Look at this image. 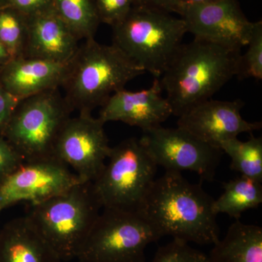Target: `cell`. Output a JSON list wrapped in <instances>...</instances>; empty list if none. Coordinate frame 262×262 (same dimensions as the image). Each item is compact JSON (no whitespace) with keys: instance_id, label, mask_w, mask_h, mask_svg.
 I'll use <instances>...</instances> for the list:
<instances>
[{"instance_id":"1","label":"cell","mask_w":262,"mask_h":262,"mask_svg":"<svg viewBox=\"0 0 262 262\" xmlns=\"http://www.w3.org/2000/svg\"><path fill=\"white\" fill-rule=\"evenodd\" d=\"M214 199L179 172L165 171L155 179L139 211L158 234L198 245H213L220 229Z\"/></svg>"},{"instance_id":"2","label":"cell","mask_w":262,"mask_h":262,"mask_svg":"<svg viewBox=\"0 0 262 262\" xmlns=\"http://www.w3.org/2000/svg\"><path fill=\"white\" fill-rule=\"evenodd\" d=\"M241 51L194 39L182 44L159 79L172 110L182 116L213 95L238 72Z\"/></svg>"},{"instance_id":"3","label":"cell","mask_w":262,"mask_h":262,"mask_svg":"<svg viewBox=\"0 0 262 262\" xmlns=\"http://www.w3.org/2000/svg\"><path fill=\"white\" fill-rule=\"evenodd\" d=\"M144 72L115 45L90 38L79 46L69 63L61 89L72 111L92 114L115 93Z\"/></svg>"},{"instance_id":"4","label":"cell","mask_w":262,"mask_h":262,"mask_svg":"<svg viewBox=\"0 0 262 262\" xmlns=\"http://www.w3.org/2000/svg\"><path fill=\"white\" fill-rule=\"evenodd\" d=\"M184 19L144 4L136 5L113 27V44L155 79H160L182 47Z\"/></svg>"},{"instance_id":"5","label":"cell","mask_w":262,"mask_h":262,"mask_svg":"<svg viewBox=\"0 0 262 262\" xmlns=\"http://www.w3.org/2000/svg\"><path fill=\"white\" fill-rule=\"evenodd\" d=\"M101 208L92 183L83 182L59 195L31 204L26 216L65 262L77 258Z\"/></svg>"},{"instance_id":"6","label":"cell","mask_w":262,"mask_h":262,"mask_svg":"<svg viewBox=\"0 0 262 262\" xmlns=\"http://www.w3.org/2000/svg\"><path fill=\"white\" fill-rule=\"evenodd\" d=\"M72 112L59 89L44 91L20 101L1 135L24 162L52 158Z\"/></svg>"},{"instance_id":"7","label":"cell","mask_w":262,"mask_h":262,"mask_svg":"<svg viewBox=\"0 0 262 262\" xmlns=\"http://www.w3.org/2000/svg\"><path fill=\"white\" fill-rule=\"evenodd\" d=\"M108 159L91 182L101 208L139 211L156 179L158 165L136 138L112 147Z\"/></svg>"},{"instance_id":"8","label":"cell","mask_w":262,"mask_h":262,"mask_svg":"<svg viewBox=\"0 0 262 262\" xmlns=\"http://www.w3.org/2000/svg\"><path fill=\"white\" fill-rule=\"evenodd\" d=\"M77 259L80 262H146L148 245L161 237L138 211L103 208Z\"/></svg>"},{"instance_id":"9","label":"cell","mask_w":262,"mask_h":262,"mask_svg":"<svg viewBox=\"0 0 262 262\" xmlns=\"http://www.w3.org/2000/svg\"><path fill=\"white\" fill-rule=\"evenodd\" d=\"M141 144L165 171L194 172L202 181H212L223 151L177 127L160 126L143 131Z\"/></svg>"},{"instance_id":"10","label":"cell","mask_w":262,"mask_h":262,"mask_svg":"<svg viewBox=\"0 0 262 262\" xmlns=\"http://www.w3.org/2000/svg\"><path fill=\"white\" fill-rule=\"evenodd\" d=\"M103 126L92 114H79L67 120L56 141L54 157L84 182H94L110 156L112 147Z\"/></svg>"},{"instance_id":"11","label":"cell","mask_w":262,"mask_h":262,"mask_svg":"<svg viewBox=\"0 0 262 262\" xmlns=\"http://www.w3.org/2000/svg\"><path fill=\"white\" fill-rule=\"evenodd\" d=\"M83 182L56 157L24 162L0 183V213L19 202L46 201Z\"/></svg>"},{"instance_id":"12","label":"cell","mask_w":262,"mask_h":262,"mask_svg":"<svg viewBox=\"0 0 262 262\" xmlns=\"http://www.w3.org/2000/svg\"><path fill=\"white\" fill-rule=\"evenodd\" d=\"M194 39L241 51L252 35L250 21L236 0H215L185 7L182 15Z\"/></svg>"},{"instance_id":"13","label":"cell","mask_w":262,"mask_h":262,"mask_svg":"<svg viewBox=\"0 0 262 262\" xmlns=\"http://www.w3.org/2000/svg\"><path fill=\"white\" fill-rule=\"evenodd\" d=\"M244 106L241 100L219 101L211 98L183 114L179 117L177 127L219 148L222 141L261 129V122H248L243 118L241 111Z\"/></svg>"},{"instance_id":"14","label":"cell","mask_w":262,"mask_h":262,"mask_svg":"<svg viewBox=\"0 0 262 262\" xmlns=\"http://www.w3.org/2000/svg\"><path fill=\"white\" fill-rule=\"evenodd\" d=\"M163 92L159 79H155L149 89L117 91L101 106L98 119L103 124L122 122L143 131L160 126L173 115Z\"/></svg>"},{"instance_id":"15","label":"cell","mask_w":262,"mask_h":262,"mask_svg":"<svg viewBox=\"0 0 262 262\" xmlns=\"http://www.w3.org/2000/svg\"><path fill=\"white\" fill-rule=\"evenodd\" d=\"M78 39L54 10L27 18L23 56L67 64L79 48Z\"/></svg>"},{"instance_id":"16","label":"cell","mask_w":262,"mask_h":262,"mask_svg":"<svg viewBox=\"0 0 262 262\" xmlns=\"http://www.w3.org/2000/svg\"><path fill=\"white\" fill-rule=\"evenodd\" d=\"M68 65L17 57L3 66L0 83L10 94L21 101L39 93L61 88Z\"/></svg>"},{"instance_id":"17","label":"cell","mask_w":262,"mask_h":262,"mask_svg":"<svg viewBox=\"0 0 262 262\" xmlns=\"http://www.w3.org/2000/svg\"><path fill=\"white\" fill-rule=\"evenodd\" d=\"M0 262H63L27 216L0 229Z\"/></svg>"},{"instance_id":"18","label":"cell","mask_w":262,"mask_h":262,"mask_svg":"<svg viewBox=\"0 0 262 262\" xmlns=\"http://www.w3.org/2000/svg\"><path fill=\"white\" fill-rule=\"evenodd\" d=\"M213 246L209 262H262V228L237 220Z\"/></svg>"},{"instance_id":"19","label":"cell","mask_w":262,"mask_h":262,"mask_svg":"<svg viewBox=\"0 0 262 262\" xmlns=\"http://www.w3.org/2000/svg\"><path fill=\"white\" fill-rule=\"evenodd\" d=\"M224 192L213 202V209L217 215L226 213L239 220L243 213L255 209L262 203L261 182L247 177H237L223 183Z\"/></svg>"},{"instance_id":"20","label":"cell","mask_w":262,"mask_h":262,"mask_svg":"<svg viewBox=\"0 0 262 262\" xmlns=\"http://www.w3.org/2000/svg\"><path fill=\"white\" fill-rule=\"evenodd\" d=\"M219 148L231 158V168L241 176L262 182V139L251 134L246 141L237 138L222 141Z\"/></svg>"},{"instance_id":"21","label":"cell","mask_w":262,"mask_h":262,"mask_svg":"<svg viewBox=\"0 0 262 262\" xmlns=\"http://www.w3.org/2000/svg\"><path fill=\"white\" fill-rule=\"evenodd\" d=\"M53 10L80 40L95 38L100 20L91 0H54Z\"/></svg>"},{"instance_id":"22","label":"cell","mask_w":262,"mask_h":262,"mask_svg":"<svg viewBox=\"0 0 262 262\" xmlns=\"http://www.w3.org/2000/svg\"><path fill=\"white\" fill-rule=\"evenodd\" d=\"M27 34V17L10 6L0 8V41L11 58L23 56Z\"/></svg>"},{"instance_id":"23","label":"cell","mask_w":262,"mask_h":262,"mask_svg":"<svg viewBox=\"0 0 262 262\" xmlns=\"http://www.w3.org/2000/svg\"><path fill=\"white\" fill-rule=\"evenodd\" d=\"M248 49L239 58L237 77L239 80L253 78L262 80V22H255Z\"/></svg>"},{"instance_id":"24","label":"cell","mask_w":262,"mask_h":262,"mask_svg":"<svg viewBox=\"0 0 262 262\" xmlns=\"http://www.w3.org/2000/svg\"><path fill=\"white\" fill-rule=\"evenodd\" d=\"M151 262H209L208 255L189 246L182 239H173L171 242L160 246Z\"/></svg>"},{"instance_id":"25","label":"cell","mask_w":262,"mask_h":262,"mask_svg":"<svg viewBox=\"0 0 262 262\" xmlns=\"http://www.w3.org/2000/svg\"><path fill=\"white\" fill-rule=\"evenodd\" d=\"M141 0H96L100 22L115 27L126 18L136 5L141 4Z\"/></svg>"},{"instance_id":"26","label":"cell","mask_w":262,"mask_h":262,"mask_svg":"<svg viewBox=\"0 0 262 262\" xmlns=\"http://www.w3.org/2000/svg\"><path fill=\"white\" fill-rule=\"evenodd\" d=\"M24 163L21 157L0 134V183Z\"/></svg>"},{"instance_id":"27","label":"cell","mask_w":262,"mask_h":262,"mask_svg":"<svg viewBox=\"0 0 262 262\" xmlns=\"http://www.w3.org/2000/svg\"><path fill=\"white\" fill-rule=\"evenodd\" d=\"M53 2L54 0H7V6L30 18L53 10Z\"/></svg>"},{"instance_id":"28","label":"cell","mask_w":262,"mask_h":262,"mask_svg":"<svg viewBox=\"0 0 262 262\" xmlns=\"http://www.w3.org/2000/svg\"><path fill=\"white\" fill-rule=\"evenodd\" d=\"M20 102L0 83V133L5 128L10 117Z\"/></svg>"},{"instance_id":"29","label":"cell","mask_w":262,"mask_h":262,"mask_svg":"<svg viewBox=\"0 0 262 262\" xmlns=\"http://www.w3.org/2000/svg\"><path fill=\"white\" fill-rule=\"evenodd\" d=\"M142 4L149 5L168 13H177L182 16L184 10L182 0H141Z\"/></svg>"},{"instance_id":"30","label":"cell","mask_w":262,"mask_h":262,"mask_svg":"<svg viewBox=\"0 0 262 262\" xmlns=\"http://www.w3.org/2000/svg\"><path fill=\"white\" fill-rule=\"evenodd\" d=\"M11 59L9 53L7 51L4 45L0 41V64L5 65Z\"/></svg>"},{"instance_id":"31","label":"cell","mask_w":262,"mask_h":262,"mask_svg":"<svg viewBox=\"0 0 262 262\" xmlns=\"http://www.w3.org/2000/svg\"><path fill=\"white\" fill-rule=\"evenodd\" d=\"M212 1H215V0H182L184 8L189 5L203 4V3H210Z\"/></svg>"},{"instance_id":"32","label":"cell","mask_w":262,"mask_h":262,"mask_svg":"<svg viewBox=\"0 0 262 262\" xmlns=\"http://www.w3.org/2000/svg\"><path fill=\"white\" fill-rule=\"evenodd\" d=\"M7 6V0H0V8Z\"/></svg>"},{"instance_id":"33","label":"cell","mask_w":262,"mask_h":262,"mask_svg":"<svg viewBox=\"0 0 262 262\" xmlns=\"http://www.w3.org/2000/svg\"><path fill=\"white\" fill-rule=\"evenodd\" d=\"M141 3H142V2H141Z\"/></svg>"}]
</instances>
